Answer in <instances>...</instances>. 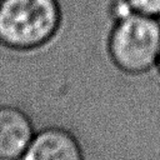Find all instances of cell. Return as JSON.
Returning <instances> with one entry per match:
<instances>
[{"instance_id": "cell-3", "label": "cell", "mask_w": 160, "mask_h": 160, "mask_svg": "<svg viewBox=\"0 0 160 160\" xmlns=\"http://www.w3.org/2000/svg\"><path fill=\"white\" fill-rule=\"evenodd\" d=\"M35 136L30 118L19 108L0 106V159H21Z\"/></svg>"}, {"instance_id": "cell-6", "label": "cell", "mask_w": 160, "mask_h": 160, "mask_svg": "<svg viewBox=\"0 0 160 160\" xmlns=\"http://www.w3.org/2000/svg\"><path fill=\"white\" fill-rule=\"evenodd\" d=\"M156 68L159 69V71H160V54H159V59H158V64H156Z\"/></svg>"}, {"instance_id": "cell-1", "label": "cell", "mask_w": 160, "mask_h": 160, "mask_svg": "<svg viewBox=\"0 0 160 160\" xmlns=\"http://www.w3.org/2000/svg\"><path fill=\"white\" fill-rule=\"evenodd\" d=\"M62 22L59 0H0V42L30 51L50 42Z\"/></svg>"}, {"instance_id": "cell-5", "label": "cell", "mask_w": 160, "mask_h": 160, "mask_svg": "<svg viewBox=\"0 0 160 160\" xmlns=\"http://www.w3.org/2000/svg\"><path fill=\"white\" fill-rule=\"evenodd\" d=\"M130 9L140 15L160 19V0H125Z\"/></svg>"}, {"instance_id": "cell-4", "label": "cell", "mask_w": 160, "mask_h": 160, "mask_svg": "<svg viewBox=\"0 0 160 160\" xmlns=\"http://www.w3.org/2000/svg\"><path fill=\"white\" fill-rule=\"evenodd\" d=\"M22 160H84L76 138L62 128H46L36 134Z\"/></svg>"}, {"instance_id": "cell-2", "label": "cell", "mask_w": 160, "mask_h": 160, "mask_svg": "<svg viewBox=\"0 0 160 160\" xmlns=\"http://www.w3.org/2000/svg\"><path fill=\"white\" fill-rule=\"evenodd\" d=\"M108 52L116 68L142 74L156 68L160 54V19L131 12L112 21Z\"/></svg>"}]
</instances>
